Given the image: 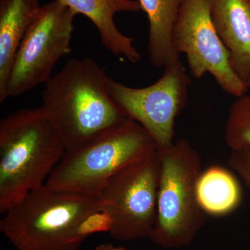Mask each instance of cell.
<instances>
[{
	"mask_svg": "<svg viewBox=\"0 0 250 250\" xmlns=\"http://www.w3.org/2000/svg\"><path fill=\"white\" fill-rule=\"evenodd\" d=\"M39 0H0V103L18 49L37 16Z\"/></svg>",
	"mask_w": 250,
	"mask_h": 250,
	"instance_id": "7c38bea8",
	"label": "cell"
},
{
	"mask_svg": "<svg viewBox=\"0 0 250 250\" xmlns=\"http://www.w3.org/2000/svg\"><path fill=\"white\" fill-rule=\"evenodd\" d=\"M160 174L155 225L148 239L164 249L189 246L207 221L197 198L200 154L187 139L158 150Z\"/></svg>",
	"mask_w": 250,
	"mask_h": 250,
	"instance_id": "5b68a950",
	"label": "cell"
},
{
	"mask_svg": "<svg viewBox=\"0 0 250 250\" xmlns=\"http://www.w3.org/2000/svg\"><path fill=\"white\" fill-rule=\"evenodd\" d=\"M210 16L242 80L250 76V0H209Z\"/></svg>",
	"mask_w": 250,
	"mask_h": 250,
	"instance_id": "30bf717a",
	"label": "cell"
},
{
	"mask_svg": "<svg viewBox=\"0 0 250 250\" xmlns=\"http://www.w3.org/2000/svg\"><path fill=\"white\" fill-rule=\"evenodd\" d=\"M93 22L100 34L102 44L113 55L136 63L141 54L134 45V39L123 34L117 27L114 17L120 12L142 11L138 0H61Z\"/></svg>",
	"mask_w": 250,
	"mask_h": 250,
	"instance_id": "8fae6325",
	"label": "cell"
},
{
	"mask_svg": "<svg viewBox=\"0 0 250 250\" xmlns=\"http://www.w3.org/2000/svg\"><path fill=\"white\" fill-rule=\"evenodd\" d=\"M159 174L157 150L118 172L100 190L97 197L112 238L119 241L149 238L156 220Z\"/></svg>",
	"mask_w": 250,
	"mask_h": 250,
	"instance_id": "8992f818",
	"label": "cell"
},
{
	"mask_svg": "<svg viewBox=\"0 0 250 250\" xmlns=\"http://www.w3.org/2000/svg\"><path fill=\"white\" fill-rule=\"evenodd\" d=\"M3 215L0 231L16 250H80L90 234L109 228L98 197L45 185Z\"/></svg>",
	"mask_w": 250,
	"mask_h": 250,
	"instance_id": "6da1fadb",
	"label": "cell"
},
{
	"mask_svg": "<svg viewBox=\"0 0 250 250\" xmlns=\"http://www.w3.org/2000/svg\"><path fill=\"white\" fill-rule=\"evenodd\" d=\"M224 135L231 150L250 149V93L236 98L230 106Z\"/></svg>",
	"mask_w": 250,
	"mask_h": 250,
	"instance_id": "9a60e30c",
	"label": "cell"
},
{
	"mask_svg": "<svg viewBox=\"0 0 250 250\" xmlns=\"http://www.w3.org/2000/svg\"><path fill=\"white\" fill-rule=\"evenodd\" d=\"M199 203L207 214L224 215L236 209L241 201V187L229 171L212 166L202 172L197 187Z\"/></svg>",
	"mask_w": 250,
	"mask_h": 250,
	"instance_id": "5bb4252c",
	"label": "cell"
},
{
	"mask_svg": "<svg viewBox=\"0 0 250 250\" xmlns=\"http://www.w3.org/2000/svg\"><path fill=\"white\" fill-rule=\"evenodd\" d=\"M173 44L179 54H185L195 78L210 74L224 91L236 98L248 93L215 29L209 0H184L174 27Z\"/></svg>",
	"mask_w": 250,
	"mask_h": 250,
	"instance_id": "9c48e42d",
	"label": "cell"
},
{
	"mask_svg": "<svg viewBox=\"0 0 250 250\" xmlns=\"http://www.w3.org/2000/svg\"><path fill=\"white\" fill-rule=\"evenodd\" d=\"M149 22L148 53L154 67H164L178 62L173 44L174 25L184 0H138Z\"/></svg>",
	"mask_w": 250,
	"mask_h": 250,
	"instance_id": "4fadbf2b",
	"label": "cell"
},
{
	"mask_svg": "<svg viewBox=\"0 0 250 250\" xmlns=\"http://www.w3.org/2000/svg\"><path fill=\"white\" fill-rule=\"evenodd\" d=\"M157 150L147 131L128 118L83 146L67 150L45 185L54 190L97 197L113 176Z\"/></svg>",
	"mask_w": 250,
	"mask_h": 250,
	"instance_id": "277c9868",
	"label": "cell"
},
{
	"mask_svg": "<svg viewBox=\"0 0 250 250\" xmlns=\"http://www.w3.org/2000/svg\"><path fill=\"white\" fill-rule=\"evenodd\" d=\"M247 86H248V92H250V76L249 79H248V81L246 82Z\"/></svg>",
	"mask_w": 250,
	"mask_h": 250,
	"instance_id": "ac0fdd59",
	"label": "cell"
},
{
	"mask_svg": "<svg viewBox=\"0 0 250 250\" xmlns=\"http://www.w3.org/2000/svg\"><path fill=\"white\" fill-rule=\"evenodd\" d=\"M67 149L42 108H22L0 122V213L45 185Z\"/></svg>",
	"mask_w": 250,
	"mask_h": 250,
	"instance_id": "3957f363",
	"label": "cell"
},
{
	"mask_svg": "<svg viewBox=\"0 0 250 250\" xmlns=\"http://www.w3.org/2000/svg\"><path fill=\"white\" fill-rule=\"evenodd\" d=\"M110 79L93 59H71L45 83L41 107L67 150L128 119L110 96Z\"/></svg>",
	"mask_w": 250,
	"mask_h": 250,
	"instance_id": "7a4b0ae2",
	"label": "cell"
},
{
	"mask_svg": "<svg viewBox=\"0 0 250 250\" xmlns=\"http://www.w3.org/2000/svg\"><path fill=\"white\" fill-rule=\"evenodd\" d=\"M191 83L179 60L166 67L161 78L149 86L132 88L111 78L108 92L121 111L142 126L160 150L174 142L176 118L187 106Z\"/></svg>",
	"mask_w": 250,
	"mask_h": 250,
	"instance_id": "ba28073f",
	"label": "cell"
},
{
	"mask_svg": "<svg viewBox=\"0 0 250 250\" xmlns=\"http://www.w3.org/2000/svg\"><path fill=\"white\" fill-rule=\"evenodd\" d=\"M95 250H127L125 248H117V247L113 246L111 244H102L100 246H97Z\"/></svg>",
	"mask_w": 250,
	"mask_h": 250,
	"instance_id": "e0dca14e",
	"label": "cell"
},
{
	"mask_svg": "<svg viewBox=\"0 0 250 250\" xmlns=\"http://www.w3.org/2000/svg\"><path fill=\"white\" fill-rule=\"evenodd\" d=\"M228 165L250 190V149L231 150Z\"/></svg>",
	"mask_w": 250,
	"mask_h": 250,
	"instance_id": "2e32d148",
	"label": "cell"
},
{
	"mask_svg": "<svg viewBox=\"0 0 250 250\" xmlns=\"http://www.w3.org/2000/svg\"><path fill=\"white\" fill-rule=\"evenodd\" d=\"M76 16L61 0L41 6L15 57L6 99L21 96L52 78L57 62L71 52Z\"/></svg>",
	"mask_w": 250,
	"mask_h": 250,
	"instance_id": "52a82bcc",
	"label": "cell"
}]
</instances>
